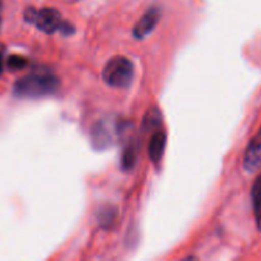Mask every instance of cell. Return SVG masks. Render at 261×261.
I'll return each mask as SVG.
<instances>
[{"label": "cell", "instance_id": "cell-13", "mask_svg": "<svg viewBox=\"0 0 261 261\" xmlns=\"http://www.w3.org/2000/svg\"><path fill=\"white\" fill-rule=\"evenodd\" d=\"M4 70V47L0 45V74Z\"/></svg>", "mask_w": 261, "mask_h": 261}, {"label": "cell", "instance_id": "cell-9", "mask_svg": "<svg viewBox=\"0 0 261 261\" xmlns=\"http://www.w3.org/2000/svg\"><path fill=\"white\" fill-rule=\"evenodd\" d=\"M252 206H254L255 219H256V226L261 232V175L256 178L254 186L251 189Z\"/></svg>", "mask_w": 261, "mask_h": 261}, {"label": "cell", "instance_id": "cell-12", "mask_svg": "<svg viewBox=\"0 0 261 261\" xmlns=\"http://www.w3.org/2000/svg\"><path fill=\"white\" fill-rule=\"evenodd\" d=\"M28 65V60L24 56L20 55H10L7 59V66L9 70H20V69H24Z\"/></svg>", "mask_w": 261, "mask_h": 261}, {"label": "cell", "instance_id": "cell-3", "mask_svg": "<svg viewBox=\"0 0 261 261\" xmlns=\"http://www.w3.org/2000/svg\"><path fill=\"white\" fill-rule=\"evenodd\" d=\"M102 78L110 87L127 88L134 78V65L125 56H115L105 65Z\"/></svg>", "mask_w": 261, "mask_h": 261}, {"label": "cell", "instance_id": "cell-4", "mask_svg": "<svg viewBox=\"0 0 261 261\" xmlns=\"http://www.w3.org/2000/svg\"><path fill=\"white\" fill-rule=\"evenodd\" d=\"M120 132L119 125L111 121H99L92 130V142L96 148L103 149L114 144L117 133Z\"/></svg>", "mask_w": 261, "mask_h": 261}, {"label": "cell", "instance_id": "cell-11", "mask_svg": "<svg viewBox=\"0 0 261 261\" xmlns=\"http://www.w3.org/2000/svg\"><path fill=\"white\" fill-rule=\"evenodd\" d=\"M161 124H162V116H161L160 111L155 107L154 109H150L144 116V120H143V126H144V129H160Z\"/></svg>", "mask_w": 261, "mask_h": 261}, {"label": "cell", "instance_id": "cell-8", "mask_svg": "<svg viewBox=\"0 0 261 261\" xmlns=\"http://www.w3.org/2000/svg\"><path fill=\"white\" fill-rule=\"evenodd\" d=\"M139 149L140 145L138 142H132L126 148H125L124 153L121 157V167L125 171H130L134 168L137 165L138 157H139Z\"/></svg>", "mask_w": 261, "mask_h": 261}, {"label": "cell", "instance_id": "cell-2", "mask_svg": "<svg viewBox=\"0 0 261 261\" xmlns=\"http://www.w3.org/2000/svg\"><path fill=\"white\" fill-rule=\"evenodd\" d=\"M24 20L47 35L60 32L65 36H70L75 32L74 25L65 22L61 18L60 13L53 8H42V9L27 8L24 12Z\"/></svg>", "mask_w": 261, "mask_h": 261}, {"label": "cell", "instance_id": "cell-6", "mask_svg": "<svg viewBox=\"0 0 261 261\" xmlns=\"http://www.w3.org/2000/svg\"><path fill=\"white\" fill-rule=\"evenodd\" d=\"M261 167V127L251 139L244 155V170L247 173H254Z\"/></svg>", "mask_w": 261, "mask_h": 261}, {"label": "cell", "instance_id": "cell-10", "mask_svg": "<svg viewBox=\"0 0 261 261\" xmlns=\"http://www.w3.org/2000/svg\"><path fill=\"white\" fill-rule=\"evenodd\" d=\"M117 217V211L116 208L111 205L102 206L98 211V214H97V219H98V223L101 224L103 228H109L112 224L115 223V219Z\"/></svg>", "mask_w": 261, "mask_h": 261}, {"label": "cell", "instance_id": "cell-5", "mask_svg": "<svg viewBox=\"0 0 261 261\" xmlns=\"http://www.w3.org/2000/svg\"><path fill=\"white\" fill-rule=\"evenodd\" d=\"M161 19V10L157 7H150L144 14L142 15L139 20L137 22V24L133 28V36L137 40H143V38L147 37L148 35L154 31V28L157 27L158 22Z\"/></svg>", "mask_w": 261, "mask_h": 261}, {"label": "cell", "instance_id": "cell-1", "mask_svg": "<svg viewBox=\"0 0 261 261\" xmlns=\"http://www.w3.org/2000/svg\"><path fill=\"white\" fill-rule=\"evenodd\" d=\"M60 87V81L47 69H37L14 83V94L20 98H41L51 96Z\"/></svg>", "mask_w": 261, "mask_h": 261}, {"label": "cell", "instance_id": "cell-7", "mask_svg": "<svg viewBox=\"0 0 261 261\" xmlns=\"http://www.w3.org/2000/svg\"><path fill=\"white\" fill-rule=\"evenodd\" d=\"M166 143H167V135L163 130L157 129V132L150 138L149 145H148V153L149 158L154 165H158L163 157V153L166 149Z\"/></svg>", "mask_w": 261, "mask_h": 261}]
</instances>
